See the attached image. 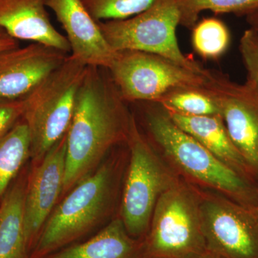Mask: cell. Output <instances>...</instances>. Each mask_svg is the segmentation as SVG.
<instances>
[{
    "label": "cell",
    "mask_w": 258,
    "mask_h": 258,
    "mask_svg": "<svg viewBox=\"0 0 258 258\" xmlns=\"http://www.w3.org/2000/svg\"><path fill=\"white\" fill-rule=\"evenodd\" d=\"M123 102L113 81L103 76L100 68L88 66L66 134L62 193L69 192L96 171L115 144L126 142L132 115Z\"/></svg>",
    "instance_id": "6da1fadb"
},
{
    "label": "cell",
    "mask_w": 258,
    "mask_h": 258,
    "mask_svg": "<svg viewBox=\"0 0 258 258\" xmlns=\"http://www.w3.org/2000/svg\"><path fill=\"white\" fill-rule=\"evenodd\" d=\"M158 105L146 112V123L158 152L176 174L200 189L215 191L247 208H257L258 185L219 160Z\"/></svg>",
    "instance_id": "7a4b0ae2"
},
{
    "label": "cell",
    "mask_w": 258,
    "mask_h": 258,
    "mask_svg": "<svg viewBox=\"0 0 258 258\" xmlns=\"http://www.w3.org/2000/svg\"><path fill=\"white\" fill-rule=\"evenodd\" d=\"M87 69L86 64L68 55L57 69L25 97L23 118L30 130L33 165L40 163L67 134Z\"/></svg>",
    "instance_id": "3957f363"
},
{
    "label": "cell",
    "mask_w": 258,
    "mask_h": 258,
    "mask_svg": "<svg viewBox=\"0 0 258 258\" xmlns=\"http://www.w3.org/2000/svg\"><path fill=\"white\" fill-rule=\"evenodd\" d=\"M115 178L114 161H108L76 185L42 227L35 254L46 255L70 243L108 215L114 200Z\"/></svg>",
    "instance_id": "277c9868"
},
{
    "label": "cell",
    "mask_w": 258,
    "mask_h": 258,
    "mask_svg": "<svg viewBox=\"0 0 258 258\" xmlns=\"http://www.w3.org/2000/svg\"><path fill=\"white\" fill-rule=\"evenodd\" d=\"M151 258H202L208 253L198 186L181 179L158 200L147 231Z\"/></svg>",
    "instance_id": "5b68a950"
},
{
    "label": "cell",
    "mask_w": 258,
    "mask_h": 258,
    "mask_svg": "<svg viewBox=\"0 0 258 258\" xmlns=\"http://www.w3.org/2000/svg\"><path fill=\"white\" fill-rule=\"evenodd\" d=\"M126 143L130 159L120 219L129 235L136 238L147 233L158 200L180 177L141 133L133 116Z\"/></svg>",
    "instance_id": "8992f818"
},
{
    "label": "cell",
    "mask_w": 258,
    "mask_h": 258,
    "mask_svg": "<svg viewBox=\"0 0 258 258\" xmlns=\"http://www.w3.org/2000/svg\"><path fill=\"white\" fill-rule=\"evenodd\" d=\"M98 23L107 41L116 52H149L198 74L209 72L180 48L176 37L180 13L176 0H156L147 9L131 18Z\"/></svg>",
    "instance_id": "52a82bcc"
},
{
    "label": "cell",
    "mask_w": 258,
    "mask_h": 258,
    "mask_svg": "<svg viewBox=\"0 0 258 258\" xmlns=\"http://www.w3.org/2000/svg\"><path fill=\"white\" fill-rule=\"evenodd\" d=\"M108 70L123 101L155 103L176 88L204 87L212 74H198L161 56L135 50L117 52Z\"/></svg>",
    "instance_id": "ba28073f"
},
{
    "label": "cell",
    "mask_w": 258,
    "mask_h": 258,
    "mask_svg": "<svg viewBox=\"0 0 258 258\" xmlns=\"http://www.w3.org/2000/svg\"><path fill=\"white\" fill-rule=\"evenodd\" d=\"M198 188L208 252L221 258H258V217L254 208Z\"/></svg>",
    "instance_id": "9c48e42d"
},
{
    "label": "cell",
    "mask_w": 258,
    "mask_h": 258,
    "mask_svg": "<svg viewBox=\"0 0 258 258\" xmlns=\"http://www.w3.org/2000/svg\"><path fill=\"white\" fill-rule=\"evenodd\" d=\"M206 88L216 100L232 142L258 182V88L212 71Z\"/></svg>",
    "instance_id": "30bf717a"
},
{
    "label": "cell",
    "mask_w": 258,
    "mask_h": 258,
    "mask_svg": "<svg viewBox=\"0 0 258 258\" xmlns=\"http://www.w3.org/2000/svg\"><path fill=\"white\" fill-rule=\"evenodd\" d=\"M68 53L32 42L0 52V101L23 99L57 69Z\"/></svg>",
    "instance_id": "8fae6325"
},
{
    "label": "cell",
    "mask_w": 258,
    "mask_h": 258,
    "mask_svg": "<svg viewBox=\"0 0 258 258\" xmlns=\"http://www.w3.org/2000/svg\"><path fill=\"white\" fill-rule=\"evenodd\" d=\"M66 134L40 163L34 165L27 181L24 222L30 246L38 237L63 189Z\"/></svg>",
    "instance_id": "7c38bea8"
},
{
    "label": "cell",
    "mask_w": 258,
    "mask_h": 258,
    "mask_svg": "<svg viewBox=\"0 0 258 258\" xmlns=\"http://www.w3.org/2000/svg\"><path fill=\"white\" fill-rule=\"evenodd\" d=\"M66 32L71 54L88 67L109 69L116 51L103 35L98 22L81 0H45Z\"/></svg>",
    "instance_id": "4fadbf2b"
},
{
    "label": "cell",
    "mask_w": 258,
    "mask_h": 258,
    "mask_svg": "<svg viewBox=\"0 0 258 258\" xmlns=\"http://www.w3.org/2000/svg\"><path fill=\"white\" fill-rule=\"evenodd\" d=\"M45 0H0V28L18 40L71 52L66 36L51 23Z\"/></svg>",
    "instance_id": "5bb4252c"
},
{
    "label": "cell",
    "mask_w": 258,
    "mask_h": 258,
    "mask_svg": "<svg viewBox=\"0 0 258 258\" xmlns=\"http://www.w3.org/2000/svg\"><path fill=\"white\" fill-rule=\"evenodd\" d=\"M167 113L176 125L196 139L219 160L258 185L253 173L232 142L221 115L189 116Z\"/></svg>",
    "instance_id": "9a60e30c"
},
{
    "label": "cell",
    "mask_w": 258,
    "mask_h": 258,
    "mask_svg": "<svg viewBox=\"0 0 258 258\" xmlns=\"http://www.w3.org/2000/svg\"><path fill=\"white\" fill-rule=\"evenodd\" d=\"M143 255L144 247L129 235L119 217L90 240L49 258H142Z\"/></svg>",
    "instance_id": "2e32d148"
},
{
    "label": "cell",
    "mask_w": 258,
    "mask_h": 258,
    "mask_svg": "<svg viewBox=\"0 0 258 258\" xmlns=\"http://www.w3.org/2000/svg\"><path fill=\"white\" fill-rule=\"evenodd\" d=\"M27 181L25 176H19L0 203V258H27L24 222Z\"/></svg>",
    "instance_id": "e0dca14e"
},
{
    "label": "cell",
    "mask_w": 258,
    "mask_h": 258,
    "mask_svg": "<svg viewBox=\"0 0 258 258\" xmlns=\"http://www.w3.org/2000/svg\"><path fill=\"white\" fill-rule=\"evenodd\" d=\"M30 130L23 118L0 139V203L30 157Z\"/></svg>",
    "instance_id": "ac0fdd59"
},
{
    "label": "cell",
    "mask_w": 258,
    "mask_h": 258,
    "mask_svg": "<svg viewBox=\"0 0 258 258\" xmlns=\"http://www.w3.org/2000/svg\"><path fill=\"white\" fill-rule=\"evenodd\" d=\"M157 103L167 112L189 116L220 115L216 100L206 86L176 88L161 97Z\"/></svg>",
    "instance_id": "d6986e66"
},
{
    "label": "cell",
    "mask_w": 258,
    "mask_h": 258,
    "mask_svg": "<svg viewBox=\"0 0 258 258\" xmlns=\"http://www.w3.org/2000/svg\"><path fill=\"white\" fill-rule=\"evenodd\" d=\"M180 25L191 30L203 11L247 16L258 10V0H176Z\"/></svg>",
    "instance_id": "ffe728a7"
},
{
    "label": "cell",
    "mask_w": 258,
    "mask_h": 258,
    "mask_svg": "<svg viewBox=\"0 0 258 258\" xmlns=\"http://www.w3.org/2000/svg\"><path fill=\"white\" fill-rule=\"evenodd\" d=\"M191 30L194 50L205 60L220 58L230 46V30L220 19L204 18Z\"/></svg>",
    "instance_id": "44dd1931"
},
{
    "label": "cell",
    "mask_w": 258,
    "mask_h": 258,
    "mask_svg": "<svg viewBox=\"0 0 258 258\" xmlns=\"http://www.w3.org/2000/svg\"><path fill=\"white\" fill-rule=\"evenodd\" d=\"M97 22L124 20L142 13L156 0H81Z\"/></svg>",
    "instance_id": "7402d4cb"
},
{
    "label": "cell",
    "mask_w": 258,
    "mask_h": 258,
    "mask_svg": "<svg viewBox=\"0 0 258 258\" xmlns=\"http://www.w3.org/2000/svg\"><path fill=\"white\" fill-rule=\"evenodd\" d=\"M240 52L246 72V81L258 88V30L249 28L240 41Z\"/></svg>",
    "instance_id": "603a6c76"
},
{
    "label": "cell",
    "mask_w": 258,
    "mask_h": 258,
    "mask_svg": "<svg viewBox=\"0 0 258 258\" xmlns=\"http://www.w3.org/2000/svg\"><path fill=\"white\" fill-rule=\"evenodd\" d=\"M25 100L0 101V139L3 138L23 117Z\"/></svg>",
    "instance_id": "cb8c5ba5"
},
{
    "label": "cell",
    "mask_w": 258,
    "mask_h": 258,
    "mask_svg": "<svg viewBox=\"0 0 258 258\" xmlns=\"http://www.w3.org/2000/svg\"><path fill=\"white\" fill-rule=\"evenodd\" d=\"M19 40L10 35L3 28H0V52L20 46Z\"/></svg>",
    "instance_id": "d4e9b609"
},
{
    "label": "cell",
    "mask_w": 258,
    "mask_h": 258,
    "mask_svg": "<svg viewBox=\"0 0 258 258\" xmlns=\"http://www.w3.org/2000/svg\"><path fill=\"white\" fill-rule=\"evenodd\" d=\"M246 20L250 28L258 30V10L246 16Z\"/></svg>",
    "instance_id": "484cf974"
},
{
    "label": "cell",
    "mask_w": 258,
    "mask_h": 258,
    "mask_svg": "<svg viewBox=\"0 0 258 258\" xmlns=\"http://www.w3.org/2000/svg\"><path fill=\"white\" fill-rule=\"evenodd\" d=\"M202 258H221L220 257H218V256L215 255V254L210 253V252H208V254H206V255L204 256V257Z\"/></svg>",
    "instance_id": "4316f807"
},
{
    "label": "cell",
    "mask_w": 258,
    "mask_h": 258,
    "mask_svg": "<svg viewBox=\"0 0 258 258\" xmlns=\"http://www.w3.org/2000/svg\"><path fill=\"white\" fill-rule=\"evenodd\" d=\"M254 211H255L256 214H257L258 217V206L257 207V208H254Z\"/></svg>",
    "instance_id": "83f0119b"
}]
</instances>
